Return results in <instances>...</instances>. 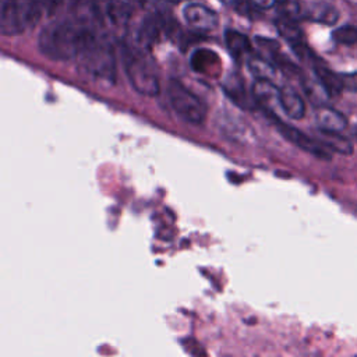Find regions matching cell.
<instances>
[{"instance_id":"cell-23","label":"cell","mask_w":357,"mask_h":357,"mask_svg":"<svg viewBox=\"0 0 357 357\" xmlns=\"http://www.w3.org/2000/svg\"><path fill=\"white\" fill-rule=\"evenodd\" d=\"M139 7L145 8V10H151V11H156L158 7L160 6L162 0H134Z\"/></svg>"},{"instance_id":"cell-19","label":"cell","mask_w":357,"mask_h":357,"mask_svg":"<svg viewBox=\"0 0 357 357\" xmlns=\"http://www.w3.org/2000/svg\"><path fill=\"white\" fill-rule=\"evenodd\" d=\"M332 38L340 45H353L357 42V26L343 25L332 32Z\"/></svg>"},{"instance_id":"cell-6","label":"cell","mask_w":357,"mask_h":357,"mask_svg":"<svg viewBox=\"0 0 357 357\" xmlns=\"http://www.w3.org/2000/svg\"><path fill=\"white\" fill-rule=\"evenodd\" d=\"M266 116L269 117L271 123L276 127V130L279 131V134L286 138L289 142H291L293 145H296L297 148L319 158V159H325L329 160L331 156V149L321 141L317 138H312L307 134H304L301 130H298L297 127L284 123L276 113H266Z\"/></svg>"},{"instance_id":"cell-14","label":"cell","mask_w":357,"mask_h":357,"mask_svg":"<svg viewBox=\"0 0 357 357\" xmlns=\"http://www.w3.org/2000/svg\"><path fill=\"white\" fill-rule=\"evenodd\" d=\"M163 24L159 15H151L142 21L138 32H137V45L149 49L155 42H158Z\"/></svg>"},{"instance_id":"cell-9","label":"cell","mask_w":357,"mask_h":357,"mask_svg":"<svg viewBox=\"0 0 357 357\" xmlns=\"http://www.w3.org/2000/svg\"><path fill=\"white\" fill-rule=\"evenodd\" d=\"M183 15L187 24L198 32H209L218 24L216 13L201 4L185 6L183 10Z\"/></svg>"},{"instance_id":"cell-7","label":"cell","mask_w":357,"mask_h":357,"mask_svg":"<svg viewBox=\"0 0 357 357\" xmlns=\"http://www.w3.org/2000/svg\"><path fill=\"white\" fill-rule=\"evenodd\" d=\"M96 21L109 28L124 26L131 15L128 0H88Z\"/></svg>"},{"instance_id":"cell-21","label":"cell","mask_w":357,"mask_h":357,"mask_svg":"<svg viewBox=\"0 0 357 357\" xmlns=\"http://www.w3.org/2000/svg\"><path fill=\"white\" fill-rule=\"evenodd\" d=\"M32 3L42 14H52L61 6L63 0H32Z\"/></svg>"},{"instance_id":"cell-2","label":"cell","mask_w":357,"mask_h":357,"mask_svg":"<svg viewBox=\"0 0 357 357\" xmlns=\"http://www.w3.org/2000/svg\"><path fill=\"white\" fill-rule=\"evenodd\" d=\"M146 50L138 45L124 46V73L134 91L144 96H156L160 89L158 70Z\"/></svg>"},{"instance_id":"cell-20","label":"cell","mask_w":357,"mask_h":357,"mask_svg":"<svg viewBox=\"0 0 357 357\" xmlns=\"http://www.w3.org/2000/svg\"><path fill=\"white\" fill-rule=\"evenodd\" d=\"M279 14L297 20L301 15V4L298 0H283L279 4Z\"/></svg>"},{"instance_id":"cell-3","label":"cell","mask_w":357,"mask_h":357,"mask_svg":"<svg viewBox=\"0 0 357 357\" xmlns=\"http://www.w3.org/2000/svg\"><path fill=\"white\" fill-rule=\"evenodd\" d=\"M42 15L32 0H4L0 15V31L7 36L20 35L35 26Z\"/></svg>"},{"instance_id":"cell-26","label":"cell","mask_w":357,"mask_h":357,"mask_svg":"<svg viewBox=\"0 0 357 357\" xmlns=\"http://www.w3.org/2000/svg\"><path fill=\"white\" fill-rule=\"evenodd\" d=\"M356 138H357V128H354V134H353Z\"/></svg>"},{"instance_id":"cell-17","label":"cell","mask_w":357,"mask_h":357,"mask_svg":"<svg viewBox=\"0 0 357 357\" xmlns=\"http://www.w3.org/2000/svg\"><path fill=\"white\" fill-rule=\"evenodd\" d=\"M218 64H219V59H218L216 53L206 50V49L197 50L191 56V66L198 73H208Z\"/></svg>"},{"instance_id":"cell-22","label":"cell","mask_w":357,"mask_h":357,"mask_svg":"<svg viewBox=\"0 0 357 357\" xmlns=\"http://www.w3.org/2000/svg\"><path fill=\"white\" fill-rule=\"evenodd\" d=\"M343 79H344V91L357 92V71L343 73Z\"/></svg>"},{"instance_id":"cell-11","label":"cell","mask_w":357,"mask_h":357,"mask_svg":"<svg viewBox=\"0 0 357 357\" xmlns=\"http://www.w3.org/2000/svg\"><path fill=\"white\" fill-rule=\"evenodd\" d=\"M312 68L318 79V84L321 85L326 96H337L344 91L343 73H335L318 61L314 63Z\"/></svg>"},{"instance_id":"cell-10","label":"cell","mask_w":357,"mask_h":357,"mask_svg":"<svg viewBox=\"0 0 357 357\" xmlns=\"http://www.w3.org/2000/svg\"><path fill=\"white\" fill-rule=\"evenodd\" d=\"M245 123L247 121H243L240 117H236L227 113H220L216 124L222 135L230 138L231 141L247 142L248 138L252 135V130Z\"/></svg>"},{"instance_id":"cell-24","label":"cell","mask_w":357,"mask_h":357,"mask_svg":"<svg viewBox=\"0 0 357 357\" xmlns=\"http://www.w3.org/2000/svg\"><path fill=\"white\" fill-rule=\"evenodd\" d=\"M278 0H251V3L258 8H271L276 4Z\"/></svg>"},{"instance_id":"cell-12","label":"cell","mask_w":357,"mask_h":357,"mask_svg":"<svg viewBox=\"0 0 357 357\" xmlns=\"http://www.w3.org/2000/svg\"><path fill=\"white\" fill-rule=\"evenodd\" d=\"M280 110L291 120H300L305 114V102L301 95L289 86L280 89Z\"/></svg>"},{"instance_id":"cell-4","label":"cell","mask_w":357,"mask_h":357,"mask_svg":"<svg viewBox=\"0 0 357 357\" xmlns=\"http://www.w3.org/2000/svg\"><path fill=\"white\" fill-rule=\"evenodd\" d=\"M81 70L89 77L112 82L116 78V61L110 43L98 38L79 57Z\"/></svg>"},{"instance_id":"cell-1","label":"cell","mask_w":357,"mask_h":357,"mask_svg":"<svg viewBox=\"0 0 357 357\" xmlns=\"http://www.w3.org/2000/svg\"><path fill=\"white\" fill-rule=\"evenodd\" d=\"M98 32L82 20H60L46 25L39 35V50L43 56L67 61L78 59L96 39Z\"/></svg>"},{"instance_id":"cell-13","label":"cell","mask_w":357,"mask_h":357,"mask_svg":"<svg viewBox=\"0 0 357 357\" xmlns=\"http://www.w3.org/2000/svg\"><path fill=\"white\" fill-rule=\"evenodd\" d=\"M223 91L236 105H238L243 109L251 110V109H254L257 106V103H255V100L252 98V93L248 95L245 92L244 84H243L241 78L237 77V75H231V77H229L225 81Z\"/></svg>"},{"instance_id":"cell-18","label":"cell","mask_w":357,"mask_h":357,"mask_svg":"<svg viewBox=\"0 0 357 357\" xmlns=\"http://www.w3.org/2000/svg\"><path fill=\"white\" fill-rule=\"evenodd\" d=\"M248 68L250 71L257 77V78H268L271 79V77L275 73V68L271 63H268L266 60L261 59V57H252L248 61Z\"/></svg>"},{"instance_id":"cell-15","label":"cell","mask_w":357,"mask_h":357,"mask_svg":"<svg viewBox=\"0 0 357 357\" xmlns=\"http://www.w3.org/2000/svg\"><path fill=\"white\" fill-rule=\"evenodd\" d=\"M317 121L318 128L326 131H342L347 126L346 117L340 112L331 107H321L317 112Z\"/></svg>"},{"instance_id":"cell-25","label":"cell","mask_w":357,"mask_h":357,"mask_svg":"<svg viewBox=\"0 0 357 357\" xmlns=\"http://www.w3.org/2000/svg\"><path fill=\"white\" fill-rule=\"evenodd\" d=\"M223 1H226V3H234V0H223Z\"/></svg>"},{"instance_id":"cell-16","label":"cell","mask_w":357,"mask_h":357,"mask_svg":"<svg viewBox=\"0 0 357 357\" xmlns=\"http://www.w3.org/2000/svg\"><path fill=\"white\" fill-rule=\"evenodd\" d=\"M225 40H226L227 49L230 50V53L234 57L244 56L245 53H248L251 50V43H250L248 38L245 35H243L241 32L229 29L225 33Z\"/></svg>"},{"instance_id":"cell-8","label":"cell","mask_w":357,"mask_h":357,"mask_svg":"<svg viewBox=\"0 0 357 357\" xmlns=\"http://www.w3.org/2000/svg\"><path fill=\"white\" fill-rule=\"evenodd\" d=\"M252 98L265 114L276 113L280 109V88L268 78H257L251 88Z\"/></svg>"},{"instance_id":"cell-5","label":"cell","mask_w":357,"mask_h":357,"mask_svg":"<svg viewBox=\"0 0 357 357\" xmlns=\"http://www.w3.org/2000/svg\"><path fill=\"white\" fill-rule=\"evenodd\" d=\"M167 98L172 109L185 123L199 126L208 114L206 105L181 82L172 79L167 85Z\"/></svg>"}]
</instances>
